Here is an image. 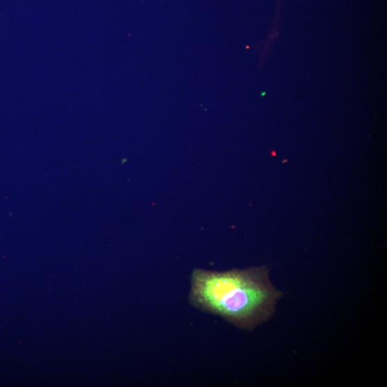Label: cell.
Masks as SVG:
<instances>
[{"label": "cell", "mask_w": 387, "mask_h": 387, "mask_svg": "<svg viewBox=\"0 0 387 387\" xmlns=\"http://www.w3.org/2000/svg\"><path fill=\"white\" fill-rule=\"evenodd\" d=\"M269 271L266 266L223 272L195 268L189 303L237 328L251 331L272 317L282 296L271 284Z\"/></svg>", "instance_id": "1"}]
</instances>
